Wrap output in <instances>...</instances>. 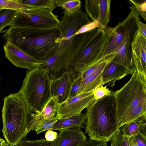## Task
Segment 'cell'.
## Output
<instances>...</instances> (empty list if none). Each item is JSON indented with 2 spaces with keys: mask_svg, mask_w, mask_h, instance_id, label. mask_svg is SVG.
Masks as SVG:
<instances>
[{
  "mask_svg": "<svg viewBox=\"0 0 146 146\" xmlns=\"http://www.w3.org/2000/svg\"><path fill=\"white\" fill-rule=\"evenodd\" d=\"M3 37L36 60L46 61L57 51L61 38L58 26L13 27L2 31Z\"/></svg>",
  "mask_w": 146,
  "mask_h": 146,
  "instance_id": "cell-1",
  "label": "cell"
},
{
  "mask_svg": "<svg viewBox=\"0 0 146 146\" xmlns=\"http://www.w3.org/2000/svg\"><path fill=\"white\" fill-rule=\"evenodd\" d=\"M19 91L5 97L2 111L3 136L9 145L17 144L28 133L33 114Z\"/></svg>",
  "mask_w": 146,
  "mask_h": 146,
  "instance_id": "cell-2",
  "label": "cell"
},
{
  "mask_svg": "<svg viewBox=\"0 0 146 146\" xmlns=\"http://www.w3.org/2000/svg\"><path fill=\"white\" fill-rule=\"evenodd\" d=\"M86 109L85 133L90 139L108 142L119 129L116 121L113 96L95 101Z\"/></svg>",
  "mask_w": 146,
  "mask_h": 146,
  "instance_id": "cell-3",
  "label": "cell"
},
{
  "mask_svg": "<svg viewBox=\"0 0 146 146\" xmlns=\"http://www.w3.org/2000/svg\"><path fill=\"white\" fill-rule=\"evenodd\" d=\"M51 80L44 69L35 68L27 73L19 92L35 114L40 113L52 97Z\"/></svg>",
  "mask_w": 146,
  "mask_h": 146,
  "instance_id": "cell-4",
  "label": "cell"
},
{
  "mask_svg": "<svg viewBox=\"0 0 146 146\" xmlns=\"http://www.w3.org/2000/svg\"><path fill=\"white\" fill-rule=\"evenodd\" d=\"M131 75L127 82L111 93L115 102L116 123L119 129L134 108L146 103V81L135 71Z\"/></svg>",
  "mask_w": 146,
  "mask_h": 146,
  "instance_id": "cell-5",
  "label": "cell"
},
{
  "mask_svg": "<svg viewBox=\"0 0 146 146\" xmlns=\"http://www.w3.org/2000/svg\"><path fill=\"white\" fill-rule=\"evenodd\" d=\"M58 16L47 8H35L18 11L11 26H36L47 27L58 26Z\"/></svg>",
  "mask_w": 146,
  "mask_h": 146,
  "instance_id": "cell-6",
  "label": "cell"
},
{
  "mask_svg": "<svg viewBox=\"0 0 146 146\" xmlns=\"http://www.w3.org/2000/svg\"><path fill=\"white\" fill-rule=\"evenodd\" d=\"M107 41L104 31L98 29L82 53L73 64L72 69L81 73L104 56Z\"/></svg>",
  "mask_w": 146,
  "mask_h": 146,
  "instance_id": "cell-7",
  "label": "cell"
},
{
  "mask_svg": "<svg viewBox=\"0 0 146 146\" xmlns=\"http://www.w3.org/2000/svg\"><path fill=\"white\" fill-rule=\"evenodd\" d=\"M130 12L126 18L115 26H107L103 29L107 37V43L104 55L115 52L128 30L136 21L140 19V15L133 6L130 7Z\"/></svg>",
  "mask_w": 146,
  "mask_h": 146,
  "instance_id": "cell-8",
  "label": "cell"
},
{
  "mask_svg": "<svg viewBox=\"0 0 146 146\" xmlns=\"http://www.w3.org/2000/svg\"><path fill=\"white\" fill-rule=\"evenodd\" d=\"M92 92L84 93L67 99L58 104L56 116L59 119L80 115L95 101Z\"/></svg>",
  "mask_w": 146,
  "mask_h": 146,
  "instance_id": "cell-9",
  "label": "cell"
},
{
  "mask_svg": "<svg viewBox=\"0 0 146 146\" xmlns=\"http://www.w3.org/2000/svg\"><path fill=\"white\" fill-rule=\"evenodd\" d=\"M131 47V67L140 78L146 81V37L139 29Z\"/></svg>",
  "mask_w": 146,
  "mask_h": 146,
  "instance_id": "cell-10",
  "label": "cell"
},
{
  "mask_svg": "<svg viewBox=\"0 0 146 146\" xmlns=\"http://www.w3.org/2000/svg\"><path fill=\"white\" fill-rule=\"evenodd\" d=\"M111 0H86L84 7L86 13L92 21L96 22L99 29L103 30L110 21Z\"/></svg>",
  "mask_w": 146,
  "mask_h": 146,
  "instance_id": "cell-11",
  "label": "cell"
},
{
  "mask_svg": "<svg viewBox=\"0 0 146 146\" xmlns=\"http://www.w3.org/2000/svg\"><path fill=\"white\" fill-rule=\"evenodd\" d=\"M5 56L17 67L29 70L40 66L45 61L36 60L30 56L12 42L6 41L3 46Z\"/></svg>",
  "mask_w": 146,
  "mask_h": 146,
  "instance_id": "cell-12",
  "label": "cell"
},
{
  "mask_svg": "<svg viewBox=\"0 0 146 146\" xmlns=\"http://www.w3.org/2000/svg\"><path fill=\"white\" fill-rule=\"evenodd\" d=\"M91 21L81 8L71 14H64L58 25L61 38L67 40L71 39L82 26Z\"/></svg>",
  "mask_w": 146,
  "mask_h": 146,
  "instance_id": "cell-13",
  "label": "cell"
},
{
  "mask_svg": "<svg viewBox=\"0 0 146 146\" xmlns=\"http://www.w3.org/2000/svg\"><path fill=\"white\" fill-rule=\"evenodd\" d=\"M140 19L135 21L128 30L121 42L115 52V56L111 62L121 65L129 70L134 71L130 65L131 43L135 34L138 29V22Z\"/></svg>",
  "mask_w": 146,
  "mask_h": 146,
  "instance_id": "cell-14",
  "label": "cell"
},
{
  "mask_svg": "<svg viewBox=\"0 0 146 146\" xmlns=\"http://www.w3.org/2000/svg\"><path fill=\"white\" fill-rule=\"evenodd\" d=\"M80 74L71 69L60 77L51 80L50 90L52 97L58 104L64 102L68 98L73 81Z\"/></svg>",
  "mask_w": 146,
  "mask_h": 146,
  "instance_id": "cell-15",
  "label": "cell"
},
{
  "mask_svg": "<svg viewBox=\"0 0 146 146\" xmlns=\"http://www.w3.org/2000/svg\"><path fill=\"white\" fill-rule=\"evenodd\" d=\"M116 52L111 53L108 58L95 71L82 80L77 95L92 92L103 84L102 74L106 67L110 63L116 56Z\"/></svg>",
  "mask_w": 146,
  "mask_h": 146,
  "instance_id": "cell-16",
  "label": "cell"
},
{
  "mask_svg": "<svg viewBox=\"0 0 146 146\" xmlns=\"http://www.w3.org/2000/svg\"><path fill=\"white\" fill-rule=\"evenodd\" d=\"M58 104L52 97L40 113H33L28 125L29 132L35 130L36 127L41 123L56 116Z\"/></svg>",
  "mask_w": 146,
  "mask_h": 146,
  "instance_id": "cell-17",
  "label": "cell"
},
{
  "mask_svg": "<svg viewBox=\"0 0 146 146\" xmlns=\"http://www.w3.org/2000/svg\"><path fill=\"white\" fill-rule=\"evenodd\" d=\"M81 129H68L59 131L55 146H77L87 140Z\"/></svg>",
  "mask_w": 146,
  "mask_h": 146,
  "instance_id": "cell-18",
  "label": "cell"
},
{
  "mask_svg": "<svg viewBox=\"0 0 146 146\" xmlns=\"http://www.w3.org/2000/svg\"><path fill=\"white\" fill-rule=\"evenodd\" d=\"M134 71L129 70L124 66L111 62L104 69L102 74L104 85L108 83L111 87H113L117 80H119L127 75H131Z\"/></svg>",
  "mask_w": 146,
  "mask_h": 146,
  "instance_id": "cell-19",
  "label": "cell"
},
{
  "mask_svg": "<svg viewBox=\"0 0 146 146\" xmlns=\"http://www.w3.org/2000/svg\"><path fill=\"white\" fill-rule=\"evenodd\" d=\"M86 113L67 118L59 119L54 125L52 130L59 131L68 129H81L84 127L82 125L86 124Z\"/></svg>",
  "mask_w": 146,
  "mask_h": 146,
  "instance_id": "cell-20",
  "label": "cell"
},
{
  "mask_svg": "<svg viewBox=\"0 0 146 146\" xmlns=\"http://www.w3.org/2000/svg\"><path fill=\"white\" fill-rule=\"evenodd\" d=\"M146 123V115L124 125L120 129L123 134L129 138L137 134L140 131L141 126Z\"/></svg>",
  "mask_w": 146,
  "mask_h": 146,
  "instance_id": "cell-21",
  "label": "cell"
},
{
  "mask_svg": "<svg viewBox=\"0 0 146 146\" xmlns=\"http://www.w3.org/2000/svg\"><path fill=\"white\" fill-rule=\"evenodd\" d=\"M22 9L47 8L53 11L57 7L56 0H19Z\"/></svg>",
  "mask_w": 146,
  "mask_h": 146,
  "instance_id": "cell-22",
  "label": "cell"
},
{
  "mask_svg": "<svg viewBox=\"0 0 146 146\" xmlns=\"http://www.w3.org/2000/svg\"><path fill=\"white\" fill-rule=\"evenodd\" d=\"M57 7H61L64 15H69L78 11L81 8L80 0H56Z\"/></svg>",
  "mask_w": 146,
  "mask_h": 146,
  "instance_id": "cell-23",
  "label": "cell"
},
{
  "mask_svg": "<svg viewBox=\"0 0 146 146\" xmlns=\"http://www.w3.org/2000/svg\"><path fill=\"white\" fill-rule=\"evenodd\" d=\"M17 11L9 9L0 10V34L4 28L11 26Z\"/></svg>",
  "mask_w": 146,
  "mask_h": 146,
  "instance_id": "cell-24",
  "label": "cell"
},
{
  "mask_svg": "<svg viewBox=\"0 0 146 146\" xmlns=\"http://www.w3.org/2000/svg\"><path fill=\"white\" fill-rule=\"evenodd\" d=\"M57 138L53 141H47L45 138L36 140L26 139V138L23 139L17 146H55Z\"/></svg>",
  "mask_w": 146,
  "mask_h": 146,
  "instance_id": "cell-25",
  "label": "cell"
},
{
  "mask_svg": "<svg viewBox=\"0 0 146 146\" xmlns=\"http://www.w3.org/2000/svg\"><path fill=\"white\" fill-rule=\"evenodd\" d=\"M129 138L123 134L119 128L110 139V146H129Z\"/></svg>",
  "mask_w": 146,
  "mask_h": 146,
  "instance_id": "cell-26",
  "label": "cell"
},
{
  "mask_svg": "<svg viewBox=\"0 0 146 146\" xmlns=\"http://www.w3.org/2000/svg\"><path fill=\"white\" fill-rule=\"evenodd\" d=\"M3 9L19 11L22 8L19 0H0V10Z\"/></svg>",
  "mask_w": 146,
  "mask_h": 146,
  "instance_id": "cell-27",
  "label": "cell"
},
{
  "mask_svg": "<svg viewBox=\"0 0 146 146\" xmlns=\"http://www.w3.org/2000/svg\"><path fill=\"white\" fill-rule=\"evenodd\" d=\"M59 119L56 116L41 123L37 126L35 129V131L36 134H38L46 131L52 130L54 125Z\"/></svg>",
  "mask_w": 146,
  "mask_h": 146,
  "instance_id": "cell-28",
  "label": "cell"
},
{
  "mask_svg": "<svg viewBox=\"0 0 146 146\" xmlns=\"http://www.w3.org/2000/svg\"><path fill=\"white\" fill-rule=\"evenodd\" d=\"M107 85L104 86L102 85L98 87L92 91L95 100H97L105 97L110 96L112 92L109 88H107Z\"/></svg>",
  "mask_w": 146,
  "mask_h": 146,
  "instance_id": "cell-29",
  "label": "cell"
},
{
  "mask_svg": "<svg viewBox=\"0 0 146 146\" xmlns=\"http://www.w3.org/2000/svg\"><path fill=\"white\" fill-rule=\"evenodd\" d=\"M129 1L133 4L139 15L146 21V1L143 0L139 2L133 0H129Z\"/></svg>",
  "mask_w": 146,
  "mask_h": 146,
  "instance_id": "cell-30",
  "label": "cell"
},
{
  "mask_svg": "<svg viewBox=\"0 0 146 146\" xmlns=\"http://www.w3.org/2000/svg\"><path fill=\"white\" fill-rule=\"evenodd\" d=\"M82 80V78L80 74L78 75L74 79L71 85L68 98L73 97L77 95Z\"/></svg>",
  "mask_w": 146,
  "mask_h": 146,
  "instance_id": "cell-31",
  "label": "cell"
},
{
  "mask_svg": "<svg viewBox=\"0 0 146 146\" xmlns=\"http://www.w3.org/2000/svg\"><path fill=\"white\" fill-rule=\"evenodd\" d=\"M98 24L96 22L91 21L82 26L74 35V36L91 31L95 29H99Z\"/></svg>",
  "mask_w": 146,
  "mask_h": 146,
  "instance_id": "cell-32",
  "label": "cell"
},
{
  "mask_svg": "<svg viewBox=\"0 0 146 146\" xmlns=\"http://www.w3.org/2000/svg\"><path fill=\"white\" fill-rule=\"evenodd\" d=\"M77 146H108V142L98 141L89 139Z\"/></svg>",
  "mask_w": 146,
  "mask_h": 146,
  "instance_id": "cell-33",
  "label": "cell"
},
{
  "mask_svg": "<svg viewBox=\"0 0 146 146\" xmlns=\"http://www.w3.org/2000/svg\"><path fill=\"white\" fill-rule=\"evenodd\" d=\"M133 137L135 141L138 146H146V135L141 131Z\"/></svg>",
  "mask_w": 146,
  "mask_h": 146,
  "instance_id": "cell-34",
  "label": "cell"
},
{
  "mask_svg": "<svg viewBox=\"0 0 146 146\" xmlns=\"http://www.w3.org/2000/svg\"><path fill=\"white\" fill-rule=\"evenodd\" d=\"M58 135L56 132L48 130L46 133L45 138L48 141H53L57 138Z\"/></svg>",
  "mask_w": 146,
  "mask_h": 146,
  "instance_id": "cell-35",
  "label": "cell"
},
{
  "mask_svg": "<svg viewBox=\"0 0 146 146\" xmlns=\"http://www.w3.org/2000/svg\"><path fill=\"white\" fill-rule=\"evenodd\" d=\"M138 29L144 36L146 37V25L139 21L138 22Z\"/></svg>",
  "mask_w": 146,
  "mask_h": 146,
  "instance_id": "cell-36",
  "label": "cell"
},
{
  "mask_svg": "<svg viewBox=\"0 0 146 146\" xmlns=\"http://www.w3.org/2000/svg\"><path fill=\"white\" fill-rule=\"evenodd\" d=\"M129 146H138L135 141L133 137L129 138Z\"/></svg>",
  "mask_w": 146,
  "mask_h": 146,
  "instance_id": "cell-37",
  "label": "cell"
},
{
  "mask_svg": "<svg viewBox=\"0 0 146 146\" xmlns=\"http://www.w3.org/2000/svg\"><path fill=\"white\" fill-rule=\"evenodd\" d=\"M0 146H10V145L5 140L0 138Z\"/></svg>",
  "mask_w": 146,
  "mask_h": 146,
  "instance_id": "cell-38",
  "label": "cell"
},
{
  "mask_svg": "<svg viewBox=\"0 0 146 146\" xmlns=\"http://www.w3.org/2000/svg\"><path fill=\"white\" fill-rule=\"evenodd\" d=\"M17 145H14V146H17Z\"/></svg>",
  "mask_w": 146,
  "mask_h": 146,
  "instance_id": "cell-39",
  "label": "cell"
}]
</instances>
